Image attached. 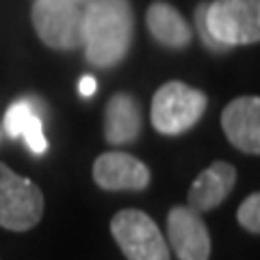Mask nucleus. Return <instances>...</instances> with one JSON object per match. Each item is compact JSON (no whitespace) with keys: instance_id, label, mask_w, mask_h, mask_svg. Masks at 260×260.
<instances>
[{"instance_id":"10","label":"nucleus","mask_w":260,"mask_h":260,"mask_svg":"<svg viewBox=\"0 0 260 260\" xmlns=\"http://www.w3.org/2000/svg\"><path fill=\"white\" fill-rule=\"evenodd\" d=\"M237 184V169L225 160H215L206 167L189 189V208L195 213H208L230 195Z\"/></svg>"},{"instance_id":"18","label":"nucleus","mask_w":260,"mask_h":260,"mask_svg":"<svg viewBox=\"0 0 260 260\" xmlns=\"http://www.w3.org/2000/svg\"><path fill=\"white\" fill-rule=\"evenodd\" d=\"M68 3H74V5H83V7H85L89 0H68Z\"/></svg>"},{"instance_id":"6","label":"nucleus","mask_w":260,"mask_h":260,"mask_svg":"<svg viewBox=\"0 0 260 260\" xmlns=\"http://www.w3.org/2000/svg\"><path fill=\"white\" fill-rule=\"evenodd\" d=\"M111 234L128 260H172L162 232L143 210H119L111 219Z\"/></svg>"},{"instance_id":"4","label":"nucleus","mask_w":260,"mask_h":260,"mask_svg":"<svg viewBox=\"0 0 260 260\" xmlns=\"http://www.w3.org/2000/svg\"><path fill=\"white\" fill-rule=\"evenodd\" d=\"M206 30L221 46L260 42V0H215L206 5Z\"/></svg>"},{"instance_id":"2","label":"nucleus","mask_w":260,"mask_h":260,"mask_svg":"<svg viewBox=\"0 0 260 260\" xmlns=\"http://www.w3.org/2000/svg\"><path fill=\"white\" fill-rule=\"evenodd\" d=\"M206 95L180 80H169L152 98V126L162 135H182L202 119Z\"/></svg>"},{"instance_id":"11","label":"nucleus","mask_w":260,"mask_h":260,"mask_svg":"<svg viewBox=\"0 0 260 260\" xmlns=\"http://www.w3.org/2000/svg\"><path fill=\"white\" fill-rule=\"evenodd\" d=\"M143 115L141 107L130 93H115L107 104L104 115V137L113 145H126L141 135Z\"/></svg>"},{"instance_id":"16","label":"nucleus","mask_w":260,"mask_h":260,"mask_svg":"<svg viewBox=\"0 0 260 260\" xmlns=\"http://www.w3.org/2000/svg\"><path fill=\"white\" fill-rule=\"evenodd\" d=\"M206 5H208V3H200L198 7H195V28H198V32H200L202 44H204L208 50H213V52H217V54H223V52L230 50V48L221 46L219 42H215V39L210 37V32L206 30V20H204V15H206Z\"/></svg>"},{"instance_id":"1","label":"nucleus","mask_w":260,"mask_h":260,"mask_svg":"<svg viewBox=\"0 0 260 260\" xmlns=\"http://www.w3.org/2000/svg\"><path fill=\"white\" fill-rule=\"evenodd\" d=\"M133 42V9L128 0H89L85 5V54L95 68H115Z\"/></svg>"},{"instance_id":"9","label":"nucleus","mask_w":260,"mask_h":260,"mask_svg":"<svg viewBox=\"0 0 260 260\" xmlns=\"http://www.w3.org/2000/svg\"><path fill=\"white\" fill-rule=\"evenodd\" d=\"M221 128L237 150L260 154V100L256 95L232 100L221 113Z\"/></svg>"},{"instance_id":"13","label":"nucleus","mask_w":260,"mask_h":260,"mask_svg":"<svg viewBox=\"0 0 260 260\" xmlns=\"http://www.w3.org/2000/svg\"><path fill=\"white\" fill-rule=\"evenodd\" d=\"M30 115H32V109H30V104L26 100L11 104L9 111H7V115H5V130H7V135L13 137V139L22 137V130H24V126H26V121H28Z\"/></svg>"},{"instance_id":"12","label":"nucleus","mask_w":260,"mask_h":260,"mask_svg":"<svg viewBox=\"0 0 260 260\" xmlns=\"http://www.w3.org/2000/svg\"><path fill=\"white\" fill-rule=\"evenodd\" d=\"M145 22H148L152 37L158 44L174 48V50L186 48L193 39V30L189 22L169 3H152L148 13H145Z\"/></svg>"},{"instance_id":"14","label":"nucleus","mask_w":260,"mask_h":260,"mask_svg":"<svg viewBox=\"0 0 260 260\" xmlns=\"http://www.w3.org/2000/svg\"><path fill=\"white\" fill-rule=\"evenodd\" d=\"M237 219L247 232H251V234L260 232V195L258 193H251L249 198L239 206Z\"/></svg>"},{"instance_id":"7","label":"nucleus","mask_w":260,"mask_h":260,"mask_svg":"<svg viewBox=\"0 0 260 260\" xmlns=\"http://www.w3.org/2000/svg\"><path fill=\"white\" fill-rule=\"evenodd\" d=\"M167 237L180 260H208L210 234L200 213L189 206H174L167 217Z\"/></svg>"},{"instance_id":"17","label":"nucleus","mask_w":260,"mask_h":260,"mask_svg":"<svg viewBox=\"0 0 260 260\" xmlns=\"http://www.w3.org/2000/svg\"><path fill=\"white\" fill-rule=\"evenodd\" d=\"M78 91L83 98H91L98 91V80L93 76H83L80 83H78Z\"/></svg>"},{"instance_id":"3","label":"nucleus","mask_w":260,"mask_h":260,"mask_svg":"<svg viewBox=\"0 0 260 260\" xmlns=\"http://www.w3.org/2000/svg\"><path fill=\"white\" fill-rule=\"evenodd\" d=\"M37 37L54 50H76L85 44V7L68 0H35L30 11Z\"/></svg>"},{"instance_id":"5","label":"nucleus","mask_w":260,"mask_h":260,"mask_svg":"<svg viewBox=\"0 0 260 260\" xmlns=\"http://www.w3.org/2000/svg\"><path fill=\"white\" fill-rule=\"evenodd\" d=\"M44 215L42 189L0 162V225L11 232H26Z\"/></svg>"},{"instance_id":"15","label":"nucleus","mask_w":260,"mask_h":260,"mask_svg":"<svg viewBox=\"0 0 260 260\" xmlns=\"http://www.w3.org/2000/svg\"><path fill=\"white\" fill-rule=\"evenodd\" d=\"M22 137L26 141L28 150L32 154H44L48 150V141H46V135H44V126H42V119H39L35 113L28 117L26 126L22 130Z\"/></svg>"},{"instance_id":"8","label":"nucleus","mask_w":260,"mask_h":260,"mask_svg":"<svg viewBox=\"0 0 260 260\" xmlns=\"http://www.w3.org/2000/svg\"><path fill=\"white\" fill-rule=\"evenodd\" d=\"M93 180L104 191H143L152 174L148 165L126 152L100 154L93 162Z\"/></svg>"}]
</instances>
